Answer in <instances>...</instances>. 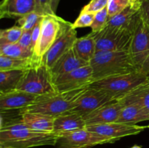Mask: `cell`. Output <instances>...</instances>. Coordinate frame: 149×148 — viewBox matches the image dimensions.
<instances>
[{
	"mask_svg": "<svg viewBox=\"0 0 149 148\" xmlns=\"http://www.w3.org/2000/svg\"><path fill=\"white\" fill-rule=\"evenodd\" d=\"M60 135L55 132L33 130L23 122L0 128V147L6 148H31L55 146Z\"/></svg>",
	"mask_w": 149,
	"mask_h": 148,
	"instance_id": "obj_1",
	"label": "cell"
},
{
	"mask_svg": "<svg viewBox=\"0 0 149 148\" xmlns=\"http://www.w3.org/2000/svg\"><path fill=\"white\" fill-rule=\"evenodd\" d=\"M90 65L93 68L94 81L139 71L127 51L97 52Z\"/></svg>",
	"mask_w": 149,
	"mask_h": 148,
	"instance_id": "obj_2",
	"label": "cell"
},
{
	"mask_svg": "<svg viewBox=\"0 0 149 148\" xmlns=\"http://www.w3.org/2000/svg\"><path fill=\"white\" fill-rule=\"evenodd\" d=\"M87 87L39 96L33 104L22 109V111L23 113H38L56 117L74 108L78 99Z\"/></svg>",
	"mask_w": 149,
	"mask_h": 148,
	"instance_id": "obj_3",
	"label": "cell"
},
{
	"mask_svg": "<svg viewBox=\"0 0 149 148\" xmlns=\"http://www.w3.org/2000/svg\"><path fill=\"white\" fill-rule=\"evenodd\" d=\"M16 89L38 96L58 92L50 69L43 61L35 62L23 71V77Z\"/></svg>",
	"mask_w": 149,
	"mask_h": 148,
	"instance_id": "obj_4",
	"label": "cell"
},
{
	"mask_svg": "<svg viewBox=\"0 0 149 148\" xmlns=\"http://www.w3.org/2000/svg\"><path fill=\"white\" fill-rule=\"evenodd\" d=\"M149 81V75L137 71L130 73L116 75L92 83L89 87L101 90L111 94L116 100H119Z\"/></svg>",
	"mask_w": 149,
	"mask_h": 148,
	"instance_id": "obj_5",
	"label": "cell"
},
{
	"mask_svg": "<svg viewBox=\"0 0 149 148\" xmlns=\"http://www.w3.org/2000/svg\"><path fill=\"white\" fill-rule=\"evenodd\" d=\"M70 24L69 22L56 15H44L39 40L33 50V59L37 61L43 60L49 48Z\"/></svg>",
	"mask_w": 149,
	"mask_h": 148,
	"instance_id": "obj_6",
	"label": "cell"
},
{
	"mask_svg": "<svg viewBox=\"0 0 149 148\" xmlns=\"http://www.w3.org/2000/svg\"><path fill=\"white\" fill-rule=\"evenodd\" d=\"M96 52L100 51H127L132 41V33L106 26L101 31L94 33Z\"/></svg>",
	"mask_w": 149,
	"mask_h": 148,
	"instance_id": "obj_7",
	"label": "cell"
},
{
	"mask_svg": "<svg viewBox=\"0 0 149 148\" xmlns=\"http://www.w3.org/2000/svg\"><path fill=\"white\" fill-rule=\"evenodd\" d=\"M115 142L116 141L114 139H109L84 129L61 134L55 148H91L96 145Z\"/></svg>",
	"mask_w": 149,
	"mask_h": 148,
	"instance_id": "obj_8",
	"label": "cell"
},
{
	"mask_svg": "<svg viewBox=\"0 0 149 148\" xmlns=\"http://www.w3.org/2000/svg\"><path fill=\"white\" fill-rule=\"evenodd\" d=\"M129 52L140 70L149 57V26L143 21L141 15L132 33Z\"/></svg>",
	"mask_w": 149,
	"mask_h": 148,
	"instance_id": "obj_9",
	"label": "cell"
},
{
	"mask_svg": "<svg viewBox=\"0 0 149 148\" xmlns=\"http://www.w3.org/2000/svg\"><path fill=\"white\" fill-rule=\"evenodd\" d=\"M93 81V68L90 65L58 75L54 79L55 85L59 92L89 86Z\"/></svg>",
	"mask_w": 149,
	"mask_h": 148,
	"instance_id": "obj_10",
	"label": "cell"
},
{
	"mask_svg": "<svg viewBox=\"0 0 149 148\" xmlns=\"http://www.w3.org/2000/svg\"><path fill=\"white\" fill-rule=\"evenodd\" d=\"M116 100L111 94L105 91L88 86L78 99L74 108L69 111L84 117L104 104Z\"/></svg>",
	"mask_w": 149,
	"mask_h": 148,
	"instance_id": "obj_11",
	"label": "cell"
},
{
	"mask_svg": "<svg viewBox=\"0 0 149 148\" xmlns=\"http://www.w3.org/2000/svg\"><path fill=\"white\" fill-rule=\"evenodd\" d=\"M148 128H149V125L138 126L136 124L113 122V123L89 126H87L86 129L90 131L97 133L109 139L118 141L125 136L138 134Z\"/></svg>",
	"mask_w": 149,
	"mask_h": 148,
	"instance_id": "obj_12",
	"label": "cell"
},
{
	"mask_svg": "<svg viewBox=\"0 0 149 148\" xmlns=\"http://www.w3.org/2000/svg\"><path fill=\"white\" fill-rule=\"evenodd\" d=\"M77 39V30L73 28L72 23H71L45 55L42 60L44 63L51 69L58 59L74 46Z\"/></svg>",
	"mask_w": 149,
	"mask_h": 148,
	"instance_id": "obj_13",
	"label": "cell"
},
{
	"mask_svg": "<svg viewBox=\"0 0 149 148\" xmlns=\"http://www.w3.org/2000/svg\"><path fill=\"white\" fill-rule=\"evenodd\" d=\"M140 7L141 0L131 4L116 15L109 17L106 26L133 33L140 17Z\"/></svg>",
	"mask_w": 149,
	"mask_h": 148,
	"instance_id": "obj_14",
	"label": "cell"
},
{
	"mask_svg": "<svg viewBox=\"0 0 149 148\" xmlns=\"http://www.w3.org/2000/svg\"><path fill=\"white\" fill-rule=\"evenodd\" d=\"M124 105L119 100L107 103L84 116L87 126L116 122L123 109Z\"/></svg>",
	"mask_w": 149,
	"mask_h": 148,
	"instance_id": "obj_15",
	"label": "cell"
},
{
	"mask_svg": "<svg viewBox=\"0 0 149 148\" xmlns=\"http://www.w3.org/2000/svg\"><path fill=\"white\" fill-rule=\"evenodd\" d=\"M39 97L18 89L0 94V110L24 109L33 104Z\"/></svg>",
	"mask_w": 149,
	"mask_h": 148,
	"instance_id": "obj_16",
	"label": "cell"
},
{
	"mask_svg": "<svg viewBox=\"0 0 149 148\" xmlns=\"http://www.w3.org/2000/svg\"><path fill=\"white\" fill-rule=\"evenodd\" d=\"M35 0H2L0 4V17L19 19L35 12Z\"/></svg>",
	"mask_w": 149,
	"mask_h": 148,
	"instance_id": "obj_17",
	"label": "cell"
},
{
	"mask_svg": "<svg viewBox=\"0 0 149 148\" xmlns=\"http://www.w3.org/2000/svg\"><path fill=\"white\" fill-rule=\"evenodd\" d=\"M87 127L83 116L68 111L55 118L53 132L59 135L84 129Z\"/></svg>",
	"mask_w": 149,
	"mask_h": 148,
	"instance_id": "obj_18",
	"label": "cell"
},
{
	"mask_svg": "<svg viewBox=\"0 0 149 148\" xmlns=\"http://www.w3.org/2000/svg\"><path fill=\"white\" fill-rule=\"evenodd\" d=\"M90 65L79 57L74 46L58 59L50 69L53 79L58 75L67 73L81 67Z\"/></svg>",
	"mask_w": 149,
	"mask_h": 148,
	"instance_id": "obj_19",
	"label": "cell"
},
{
	"mask_svg": "<svg viewBox=\"0 0 149 148\" xmlns=\"http://www.w3.org/2000/svg\"><path fill=\"white\" fill-rule=\"evenodd\" d=\"M54 116L38 113H23V122L31 129L43 132H53Z\"/></svg>",
	"mask_w": 149,
	"mask_h": 148,
	"instance_id": "obj_20",
	"label": "cell"
},
{
	"mask_svg": "<svg viewBox=\"0 0 149 148\" xmlns=\"http://www.w3.org/2000/svg\"><path fill=\"white\" fill-rule=\"evenodd\" d=\"M149 120V112L138 104L125 106L116 122L136 124L140 122Z\"/></svg>",
	"mask_w": 149,
	"mask_h": 148,
	"instance_id": "obj_21",
	"label": "cell"
},
{
	"mask_svg": "<svg viewBox=\"0 0 149 148\" xmlns=\"http://www.w3.org/2000/svg\"><path fill=\"white\" fill-rule=\"evenodd\" d=\"M125 106L138 104L149 112V81L144 83L119 100Z\"/></svg>",
	"mask_w": 149,
	"mask_h": 148,
	"instance_id": "obj_22",
	"label": "cell"
},
{
	"mask_svg": "<svg viewBox=\"0 0 149 148\" xmlns=\"http://www.w3.org/2000/svg\"><path fill=\"white\" fill-rule=\"evenodd\" d=\"M74 48L81 59L90 63L96 53V44L94 33L91 32L82 37L77 38Z\"/></svg>",
	"mask_w": 149,
	"mask_h": 148,
	"instance_id": "obj_23",
	"label": "cell"
},
{
	"mask_svg": "<svg viewBox=\"0 0 149 148\" xmlns=\"http://www.w3.org/2000/svg\"><path fill=\"white\" fill-rule=\"evenodd\" d=\"M23 71L20 70L0 71V94L16 89L23 77Z\"/></svg>",
	"mask_w": 149,
	"mask_h": 148,
	"instance_id": "obj_24",
	"label": "cell"
},
{
	"mask_svg": "<svg viewBox=\"0 0 149 148\" xmlns=\"http://www.w3.org/2000/svg\"><path fill=\"white\" fill-rule=\"evenodd\" d=\"M41 61H36L32 57L25 58V59H18L0 55V71H13V70H20L25 71L27 68H30L33 63Z\"/></svg>",
	"mask_w": 149,
	"mask_h": 148,
	"instance_id": "obj_25",
	"label": "cell"
},
{
	"mask_svg": "<svg viewBox=\"0 0 149 148\" xmlns=\"http://www.w3.org/2000/svg\"><path fill=\"white\" fill-rule=\"evenodd\" d=\"M33 52L20 46L18 43L5 44L0 45V55L18 59H25L33 57Z\"/></svg>",
	"mask_w": 149,
	"mask_h": 148,
	"instance_id": "obj_26",
	"label": "cell"
},
{
	"mask_svg": "<svg viewBox=\"0 0 149 148\" xmlns=\"http://www.w3.org/2000/svg\"><path fill=\"white\" fill-rule=\"evenodd\" d=\"M23 33V29L17 26L0 30V45L17 43Z\"/></svg>",
	"mask_w": 149,
	"mask_h": 148,
	"instance_id": "obj_27",
	"label": "cell"
},
{
	"mask_svg": "<svg viewBox=\"0 0 149 148\" xmlns=\"http://www.w3.org/2000/svg\"><path fill=\"white\" fill-rule=\"evenodd\" d=\"M0 116H1L0 128L23 122L22 109L0 110Z\"/></svg>",
	"mask_w": 149,
	"mask_h": 148,
	"instance_id": "obj_28",
	"label": "cell"
},
{
	"mask_svg": "<svg viewBox=\"0 0 149 148\" xmlns=\"http://www.w3.org/2000/svg\"><path fill=\"white\" fill-rule=\"evenodd\" d=\"M137 1L139 0H109L107 6L109 17L116 15L127 7Z\"/></svg>",
	"mask_w": 149,
	"mask_h": 148,
	"instance_id": "obj_29",
	"label": "cell"
},
{
	"mask_svg": "<svg viewBox=\"0 0 149 148\" xmlns=\"http://www.w3.org/2000/svg\"><path fill=\"white\" fill-rule=\"evenodd\" d=\"M108 20H109V13H108V8L106 7L96 13L95 15L94 21L90 27L92 28V32L97 33L103 30L107 25Z\"/></svg>",
	"mask_w": 149,
	"mask_h": 148,
	"instance_id": "obj_30",
	"label": "cell"
},
{
	"mask_svg": "<svg viewBox=\"0 0 149 148\" xmlns=\"http://www.w3.org/2000/svg\"><path fill=\"white\" fill-rule=\"evenodd\" d=\"M42 17V15L36 13V12H33L19 18L17 20V23L19 26L21 27L23 30H32Z\"/></svg>",
	"mask_w": 149,
	"mask_h": 148,
	"instance_id": "obj_31",
	"label": "cell"
},
{
	"mask_svg": "<svg viewBox=\"0 0 149 148\" xmlns=\"http://www.w3.org/2000/svg\"><path fill=\"white\" fill-rule=\"evenodd\" d=\"M95 15L94 13L90 12H80L79 15L77 17V20L72 23V26L74 28H85V27H91L93 21H94Z\"/></svg>",
	"mask_w": 149,
	"mask_h": 148,
	"instance_id": "obj_32",
	"label": "cell"
},
{
	"mask_svg": "<svg viewBox=\"0 0 149 148\" xmlns=\"http://www.w3.org/2000/svg\"><path fill=\"white\" fill-rule=\"evenodd\" d=\"M108 3L109 0H91L87 5L83 7L81 12L96 14L100 10L107 7Z\"/></svg>",
	"mask_w": 149,
	"mask_h": 148,
	"instance_id": "obj_33",
	"label": "cell"
},
{
	"mask_svg": "<svg viewBox=\"0 0 149 148\" xmlns=\"http://www.w3.org/2000/svg\"><path fill=\"white\" fill-rule=\"evenodd\" d=\"M36 10L35 12L40 15H56L51 9V0H35Z\"/></svg>",
	"mask_w": 149,
	"mask_h": 148,
	"instance_id": "obj_34",
	"label": "cell"
},
{
	"mask_svg": "<svg viewBox=\"0 0 149 148\" xmlns=\"http://www.w3.org/2000/svg\"><path fill=\"white\" fill-rule=\"evenodd\" d=\"M17 43L23 48L31 50L33 53V49L32 46V30H23V34Z\"/></svg>",
	"mask_w": 149,
	"mask_h": 148,
	"instance_id": "obj_35",
	"label": "cell"
},
{
	"mask_svg": "<svg viewBox=\"0 0 149 148\" xmlns=\"http://www.w3.org/2000/svg\"><path fill=\"white\" fill-rule=\"evenodd\" d=\"M139 12L143 21L149 26V0H141Z\"/></svg>",
	"mask_w": 149,
	"mask_h": 148,
	"instance_id": "obj_36",
	"label": "cell"
},
{
	"mask_svg": "<svg viewBox=\"0 0 149 148\" xmlns=\"http://www.w3.org/2000/svg\"><path fill=\"white\" fill-rule=\"evenodd\" d=\"M42 18H43V16L39 19V21L37 22V23L35 25L33 28L32 29V46H33V50H34V48L36 46L38 40H39V35H40L41 28H42Z\"/></svg>",
	"mask_w": 149,
	"mask_h": 148,
	"instance_id": "obj_37",
	"label": "cell"
},
{
	"mask_svg": "<svg viewBox=\"0 0 149 148\" xmlns=\"http://www.w3.org/2000/svg\"><path fill=\"white\" fill-rule=\"evenodd\" d=\"M140 71H141L142 72L148 74L149 75V57L146 59V61L144 62L143 65H142V67L141 68Z\"/></svg>",
	"mask_w": 149,
	"mask_h": 148,
	"instance_id": "obj_38",
	"label": "cell"
},
{
	"mask_svg": "<svg viewBox=\"0 0 149 148\" xmlns=\"http://www.w3.org/2000/svg\"><path fill=\"white\" fill-rule=\"evenodd\" d=\"M61 0H51V9L55 14H56L57 9Z\"/></svg>",
	"mask_w": 149,
	"mask_h": 148,
	"instance_id": "obj_39",
	"label": "cell"
},
{
	"mask_svg": "<svg viewBox=\"0 0 149 148\" xmlns=\"http://www.w3.org/2000/svg\"><path fill=\"white\" fill-rule=\"evenodd\" d=\"M131 148H142L141 146H138V145H135V146L132 147Z\"/></svg>",
	"mask_w": 149,
	"mask_h": 148,
	"instance_id": "obj_40",
	"label": "cell"
},
{
	"mask_svg": "<svg viewBox=\"0 0 149 148\" xmlns=\"http://www.w3.org/2000/svg\"><path fill=\"white\" fill-rule=\"evenodd\" d=\"M0 148H6V147H0Z\"/></svg>",
	"mask_w": 149,
	"mask_h": 148,
	"instance_id": "obj_41",
	"label": "cell"
}]
</instances>
